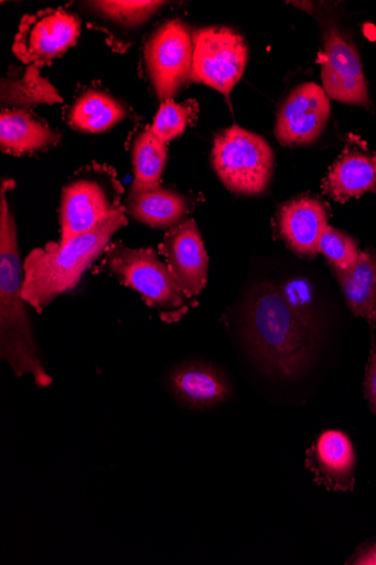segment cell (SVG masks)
<instances>
[{
    "label": "cell",
    "instance_id": "cell-6",
    "mask_svg": "<svg viewBox=\"0 0 376 565\" xmlns=\"http://www.w3.org/2000/svg\"><path fill=\"white\" fill-rule=\"evenodd\" d=\"M212 163L230 191L259 194L272 178L275 153L262 137L233 126L214 139Z\"/></svg>",
    "mask_w": 376,
    "mask_h": 565
},
{
    "label": "cell",
    "instance_id": "cell-14",
    "mask_svg": "<svg viewBox=\"0 0 376 565\" xmlns=\"http://www.w3.org/2000/svg\"><path fill=\"white\" fill-rule=\"evenodd\" d=\"M321 189L341 203L365 193L376 194V153L359 137L351 135Z\"/></svg>",
    "mask_w": 376,
    "mask_h": 565
},
{
    "label": "cell",
    "instance_id": "cell-8",
    "mask_svg": "<svg viewBox=\"0 0 376 565\" xmlns=\"http://www.w3.org/2000/svg\"><path fill=\"white\" fill-rule=\"evenodd\" d=\"M144 56L158 98L172 99L190 78L193 62V36L180 20L161 25L147 41Z\"/></svg>",
    "mask_w": 376,
    "mask_h": 565
},
{
    "label": "cell",
    "instance_id": "cell-24",
    "mask_svg": "<svg viewBox=\"0 0 376 565\" xmlns=\"http://www.w3.org/2000/svg\"><path fill=\"white\" fill-rule=\"evenodd\" d=\"M318 252L324 254L337 271L352 269L361 254L352 237L331 226L321 236Z\"/></svg>",
    "mask_w": 376,
    "mask_h": 565
},
{
    "label": "cell",
    "instance_id": "cell-17",
    "mask_svg": "<svg viewBox=\"0 0 376 565\" xmlns=\"http://www.w3.org/2000/svg\"><path fill=\"white\" fill-rule=\"evenodd\" d=\"M178 398L192 408H207L228 401L233 388L225 375L206 364H189L171 375Z\"/></svg>",
    "mask_w": 376,
    "mask_h": 565
},
{
    "label": "cell",
    "instance_id": "cell-9",
    "mask_svg": "<svg viewBox=\"0 0 376 565\" xmlns=\"http://www.w3.org/2000/svg\"><path fill=\"white\" fill-rule=\"evenodd\" d=\"M80 34L79 19L62 9L25 15L15 36V56L28 66L50 65L75 45Z\"/></svg>",
    "mask_w": 376,
    "mask_h": 565
},
{
    "label": "cell",
    "instance_id": "cell-27",
    "mask_svg": "<svg viewBox=\"0 0 376 565\" xmlns=\"http://www.w3.org/2000/svg\"><path fill=\"white\" fill-rule=\"evenodd\" d=\"M354 564H376V544L357 555Z\"/></svg>",
    "mask_w": 376,
    "mask_h": 565
},
{
    "label": "cell",
    "instance_id": "cell-19",
    "mask_svg": "<svg viewBox=\"0 0 376 565\" xmlns=\"http://www.w3.org/2000/svg\"><path fill=\"white\" fill-rule=\"evenodd\" d=\"M61 136L24 110H3L0 116V146L12 156L55 146Z\"/></svg>",
    "mask_w": 376,
    "mask_h": 565
},
{
    "label": "cell",
    "instance_id": "cell-2",
    "mask_svg": "<svg viewBox=\"0 0 376 565\" xmlns=\"http://www.w3.org/2000/svg\"><path fill=\"white\" fill-rule=\"evenodd\" d=\"M14 186L13 181H4L0 193V345L18 376L29 374L45 387L52 380L40 361L29 322L18 227L8 198Z\"/></svg>",
    "mask_w": 376,
    "mask_h": 565
},
{
    "label": "cell",
    "instance_id": "cell-13",
    "mask_svg": "<svg viewBox=\"0 0 376 565\" xmlns=\"http://www.w3.org/2000/svg\"><path fill=\"white\" fill-rule=\"evenodd\" d=\"M305 467L313 482L329 491H353L356 456L350 437L343 431L322 433L307 450Z\"/></svg>",
    "mask_w": 376,
    "mask_h": 565
},
{
    "label": "cell",
    "instance_id": "cell-1",
    "mask_svg": "<svg viewBox=\"0 0 376 565\" xmlns=\"http://www.w3.org/2000/svg\"><path fill=\"white\" fill-rule=\"evenodd\" d=\"M244 334L251 354L270 374L297 379L309 367L315 323L273 284L256 285L244 308Z\"/></svg>",
    "mask_w": 376,
    "mask_h": 565
},
{
    "label": "cell",
    "instance_id": "cell-10",
    "mask_svg": "<svg viewBox=\"0 0 376 565\" xmlns=\"http://www.w3.org/2000/svg\"><path fill=\"white\" fill-rule=\"evenodd\" d=\"M320 55L322 88L329 98L347 105L366 106L368 93L359 56L354 44L331 26Z\"/></svg>",
    "mask_w": 376,
    "mask_h": 565
},
{
    "label": "cell",
    "instance_id": "cell-18",
    "mask_svg": "<svg viewBox=\"0 0 376 565\" xmlns=\"http://www.w3.org/2000/svg\"><path fill=\"white\" fill-rule=\"evenodd\" d=\"M335 274L352 313L376 328V250L361 252L352 269Z\"/></svg>",
    "mask_w": 376,
    "mask_h": 565
},
{
    "label": "cell",
    "instance_id": "cell-20",
    "mask_svg": "<svg viewBox=\"0 0 376 565\" xmlns=\"http://www.w3.org/2000/svg\"><path fill=\"white\" fill-rule=\"evenodd\" d=\"M128 115L122 103L109 93L89 89L74 102L68 124L80 131L101 132L121 122Z\"/></svg>",
    "mask_w": 376,
    "mask_h": 565
},
{
    "label": "cell",
    "instance_id": "cell-11",
    "mask_svg": "<svg viewBox=\"0 0 376 565\" xmlns=\"http://www.w3.org/2000/svg\"><path fill=\"white\" fill-rule=\"evenodd\" d=\"M331 116V103L324 88L305 83L287 98L277 121L276 136L283 146L315 141Z\"/></svg>",
    "mask_w": 376,
    "mask_h": 565
},
{
    "label": "cell",
    "instance_id": "cell-7",
    "mask_svg": "<svg viewBox=\"0 0 376 565\" xmlns=\"http://www.w3.org/2000/svg\"><path fill=\"white\" fill-rule=\"evenodd\" d=\"M245 40L227 28H206L193 34L190 79L229 96L247 66Z\"/></svg>",
    "mask_w": 376,
    "mask_h": 565
},
{
    "label": "cell",
    "instance_id": "cell-3",
    "mask_svg": "<svg viewBox=\"0 0 376 565\" xmlns=\"http://www.w3.org/2000/svg\"><path fill=\"white\" fill-rule=\"evenodd\" d=\"M126 209L92 232L65 243L33 249L23 266V297L37 313L72 290L97 260L120 228L127 225Z\"/></svg>",
    "mask_w": 376,
    "mask_h": 565
},
{
    "label": "cell",
    "instance_id": "cell-16",
    "mask_svg": "<svg viewBox=\"0 0 376 565\" xmlns=\"http://www.w3.org/2000/svg\"><path fill=\"white\" fill-rule=\"evenodd\" d=\"M189 199L161 184L132 185L126 199V213L157 230H172L189 214Z\"/></svg>",
    "mask_w": 376,
    "mask_h": 565
},
{
    "label": "cell",
    "instance_id": "cell-12",
    "mask_svg": "<svg viewBox=\"0 0 376 565\" xmlns=\"http://www.w3.org/2000/svg\"><path fill=\"white\" fill-rule=\"evenodd\" d=\"M160 249L184 295H200L207 282L208 256L196 223L190 220L170 230Z\"/></svg>",
    "mask_w": 376,
    "mask_h": 565
},
{
    "label": "cell",
    "instance_id": "cell-5",
    "mask_svg": "<svg viewBox=\"0 0 376 565\" xmlns=\"http://www.w3.org/2000/svg\"><path fill=\"white\" fill-rule=\"evenodd\" d=\"M123 192L111 167L93 163L77 171L62 193L60 242L92 232L123 211Z\"/></svg>",
    "mask_w": 376,
    "mask_h": 565
},
{
    "label": "cell",
    "instance_id": "cell-4",
    "mask_svg": "<svg viewBox=\"0 0 376 565\" xmlns=\"http://www.w3.org/2000/svg\"><path fill=\"white\" fill-rule=\"evenodd\" d=\"M104 266L125 286L139 292L161 320L178 322L189 312L191 299L153 249L130 248L118 242L107 249Z\"/></svg>",
    "mask_w": 376,
    "mask_h": 565
},
{
    "label": "cell",
    "instance_id": "cell-23",
    "mask_svg": "<svg viewBox=\"0 0 376 565\" xmlns=\"http://www.w3.org/2000/svg\"><path fill=\"white\" fill-rule=\"evenodd\" d=\"M197 114L196 100L176 103L168 99L160 106L150 129L160 140L168 143L181 136L196 119Z\"/></svg>",
    "mask_w": 376,
    "mask_h": 565
},
{
    "label": "cell",
    "instance_id": "cell-25",
    "mask_svg": "<svg viewBox=\"0 0 376 565\" xmlns=\"http://www.w3.org/2000/svg\"><path fill=\"white\" fill-rule=\"evenodd\" d=\"M93 7L123 25L135 26L151 18L164 2H122V0H106V2L92 3Z\"/></svg>",
    "mask_w": 376,
    "mask_h": 565
},
{
    "label": "cell",
    "instance_id": "cell-22",
    "mask_svg": "<svg viewBox=\"0 0 376 565\" xmlns=\"http://www.w3.org/2000/svg\"><path fill=\"white\" fill-rule=\"evenodd\" d=\"M168 143L160 140L150 128L143 129L132 147V162L136 186L161 184V175L168 162Z\"/></svg>",
    "mask_w": 376,
    "mask_h": 565
},
{
    "label": "cell",
    "instance_id": "cell-26",
    "mask_svg": "<svg viewBox=\"0 0 376 565\" xmlns=\"http://www.w3.org/2000/svg\"><path fill=\"white\" fill-rule=\"evenodd\" d=\"M364 395L372 409L376 415V347L372 335V347L365 370Z\"/></svg>",
    "mask_w": 376,
    "mask_h": 565
},
{
    "label": "cell",
    "instance_id": "cell-15",
    "mask_svg": "<svg viewBox=\"0 0 376 565\" xmlns=\"http://www.w3.org/2000/svg\"><path fill=\"white\" fill-rule=\"evenodd\" d=\"M329 228L325 205L310 196L294 199L283 205L278 216L280 236L297 254L314 258L322 235Z\"/></svg>",
    "mask_w": 376,
    "mask_h": 565
},
{
    "label": "cell",
    "instance_id": "cell-21",
    "mask_svg": "<svg viewBox=\"0 0 376 565\" xmlns=\"http://www.w3.org/2000/svg\"><path fill=\"white\" fill-rule=\"evenodd\" d=\"M63 102L55 86L45 79L37 67L28 66L2 81V106L8 110H23L37 105Z\"/></svg>",
    "mask_w": 376,
    "mask_h": 565
}]
</instances>
